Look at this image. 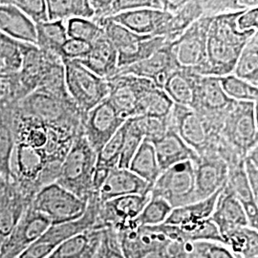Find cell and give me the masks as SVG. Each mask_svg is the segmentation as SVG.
<instances>
[{
	"mask_svg": "<svg viewBox=\"0 0 258 258\" xmlns=\"http://www.w3.org/2000/svg\"><path fill=\"white\" fill-rule=\"evenodd\" d=\"M19 112L43 121L50 126L79 133L84 116L73 101H64L50 94L35 90L17 103Z\"/></svg>",
	"mask_w": 258,
	"mask_h": 258,
	"instance_id": "cell-3",
	"label": "cell"
},
{
	"mask_svg": "<svg viewBox=\"0 0 258 258\" xmlns=\"http://www.w3.org/2000/svg\"><path fill=\"white\" fill-rule=\"evenodd\" d=\"M236 25L241 32L257 31L258 7L242 11L236 20Z\"/></svg>",
	"mask_w": 258,
	"mask_h": 258,
	"instance_id": "cell-52",
	"label": "cell"
},
{
	"mask_svg": "<svg viewBox=\"0 0 258 258\" xmlns=\"http://www.w3.org/2000/svg\"><path fill=\"white\" fill-rule=\"evenodd\" d=\"M244 170L255 198L258 199V146L244 158Z\"/></svg>",
	"mask_w": 258,
	"mask_h": 258,
	"instance_id": "cell-51",
	"label": "cell"
},
{
	"mask_svg": "<svg viewBox=\"0 0 258 258\" xmlns=\"http://www.w3.org/2000/svg\"><path fill=\"white\" fill-rule=\"evenodd\" d=\"M68 93L84 118L108 96L107 81L77 60L62 59Z\"/></svg>",
	"mask_w": 258,
	"mask_h": 258,
	"instance_id": "cell-6",
	"label": "cell"
},
{
	"mask_svg": "<svg viewBox=\"0 0 258 258\" xmlns=\"http://www.w3.org/2000/svg\"><path fill=\"white\" fill-rule=\"evenodd\" d=\"M96 162L97 153L84 137L82 129L65 157L55 183L87 202L95 194L93 175Z\"/></svg>",
	"mask_w": 258,
	"mask_h": 258,
	"instance_id": "cell-2",
	"label": "cell"
},
{
	"mask_svg": "<svg viewBox=\"0 0 258 258\" xmlns=\"http://www.w3.org/2000/svg\"><path fill=\"white\" fill-rule=\"evenodd\" d=\"M145 140L144 118L136 117L125 120V134L118 167L128 168L132 158Z\"/></svg>",
	"mask_w": 258,
	"mask_h": 258,
	"instance_id": "cell-38",
	"label": "cell"
},
{
	"mask_svg": "<svg viewBox=\"0 0 258 258\" xmlns=\"http://www.w3.org/2000/svg\"><path fill=\"white\" fill-rule=\"evenodd\" d=\"M212 220L221 236L223 233L241 227H249L245 211L225 184L216 200L211 216Z\"/></svg>",
	"mask_w": 258,
	"mask_h": 258,
	"instance_id": "cell-23",
	"label": "cell"
},
{
	"mask_svg": "<svg viewBox=\"0 0 258 258\" xmlns=\"http://www.w3.org/2000/svg\"><path fill=\"white\" fill-rule=\"evenodd\" d=\"M220 137L243 159L257 147V103L235 102L224 120Z\"/></svg>",
	"mask_w": 258,
	"mask_h": 258,
	"instance_id": "cell-7",
	"label": "cell"
},
{
	"mask_svg": "<svg viewBox=\"0 0 258 258\" xmlns=\"http://www.w3.org/2000/svg\"><path fill=\"white\" fill-rule=\"evenodd\" d=\"M226 185L242 205L249 228L258 231V199L255 198L244 170V160L228 167Z\"/></svg>",
	"mask_w": 258,
	"mask_h": 258,
	"instance_id": "cell-26",
	"label": "cell"
},
{
	"mask_svg": "<svg viewBox=\"0 0 258 258\" xmlns=\"http://www.w3.org/2000/svg\"><path fill=\"white\" fill-rule=\"evenodd\" d=\"M152 145L155 149L157 161L162 172L177 164L185 161L195 163L199 159L194 149L189 148L178 135L175 129L171 125V122L166 134L152 143Z\"/></svg>",
	"mask_w": 258,
	"mask_h": 258,
	"instance_id": "cell-21",
	"label": "cell"
},
{
	"mask_svg": "<svg viewBox=\"0 0 258 258\" xmlns=\"http://www.w3.org/2000/svg\"><path fill=\"white\" fill-rule=\"evenodd\" d=\"M180 67L171 42H167L165 46L159 49L147 59L119 68L115 75H132L147 79L154 83L158 88L163 89L169 75Z\"/></svg>",
	"mask_w": 258,
	"mask_h": 258,
	"instance_id": "cell-16",
	"label": "cell"
},
{
	"mask_svg": "<svg viewBox=\"0 0 258 258\" xmlns=\"http://www.w3.org/2000/svg\"><path fill=\"white\" fill-rule=\"evenodd\" d=\"M1 179H2V178H1V177H0V180H1Z\"/></svg>",
	"mask_w": 258,
	"mask_h": 258,
	"instance_id": "cell-59",
	"label": "cell"
},
{
	"mask_svg": "<svg viewBox=\"0 0 258 258\" xmlns=\"http://www.w3.org/2000/svg\"><path fill=\"white\" fill-rule=\"evenodd\" d=\"M125 134V121L97 154L96 166L112 170L118 167Z\"/></svg>",
	"mask_w": 258,
	"mask_h": 258,
	"instance_id": "cell-42",
	"label": "cell"
},
{
	"mask_svg": "<svg viewBox=\"0 0 258 258\" xmlns=\"http://www.w3.org/2000/svg\"><path fill=\"white\" fill-rule=\"evenodd\" d=\"M97 249H91L90 251H88L87 253H85L82 258H96V252H97Z\"/></svg>",
	"mask_w": 258,
	"mask_h": 258,
	"instance_id": "cell-56",
	"label": "cell"
},
{
	"mask_svg": "<svg viewBox=\"0 0 258 258\" xmlns=\"http://www.w3.org/2000/svg\"><path fill=\"white\" fill-rule=\"evenodd\" d=\"M197 201L209 198L224 187L228 179V165L215 153L199 157L194 163Z\"/></svg>",
	"mask_w": 258,
	"mask_h": 258,
	"instance_id": "cell-18",
	"label": "cell"
},
{
	"mask_svg": "<svg viewBox=\"0 0 258 258\" xmlns=\"http://www.w3.org/2000/svg\"><path fill=\"white\" fill-rule=\"evenodd\" d=\"M173 105L166 92L148 80L140 97L138 117L164 119L170 115Z\"/></svg>",
	"mask_w": 258,
	"mask_h": 258,
	"instance_id": "cell-29",
	"label": "cell"
},
{
	"mask_svg": "<svg viewBox=\"0 0 258 258\" xmlns=\"http://www.w3.org/2000/svg\"><path fill=\"white\" fill-rule=\"evenodd\" d=\"M242 11L212 19L208 33L207 59L197 75L224 77L232 74L240 53L257 31L241 32L236 20Z\"/></svg>",
	"mask_w": 258,
	"mask_h": 258,
	"instance_id": "cell-1",
	"label": "cell"
},
{
	"mask_svg": "<svg viewBox=\"0 0 258 258\" xmlns=\"http://www.w3.org/2000/svg\"><path fill=\"white\" fill-rule=\"evenodd\" d=\"M171 18V15L161 10L138 9L124 12L109 19L140 36L156 37L157 32Z\"/></svg>",
	"mask_w": 258,
	"mask_h": 258,
	"instance_id": "cell-22",
	"label": "cell"
},
{
	"mask_svg": "<svg viewBox=\"0 0 258 258\" xmlns=\"http://www.w3.org/2000/svg\"><path fill=\"white\" fill-rule=\"evenodd\" d=\"M212 19L200 18L171 42L178 63L181 67L191 69L195 74L207 59L208 33Z\"/></svg>",
	"mask_w": 258,
	"mask_h": 258,
	"instance_id": "cell-12",
	"label": "cell"
},
{
	"mask_svg": "<svg viewBox=\"0 0 258 258\" xmlns=\"http://www.w3.org/2000/svg\"><path fill=\"white\" fill-rule=\"evenodd\" d=\"M173 209L162 198L152 197L138 217L134 220L137 227H155L166 222Z\"/></svg>",
	"mask_w": 258,
	"mask_h": 258,
	"instance_id": "cell-39",
	"label": "cell"
},
{
	"mask_svg": "<svg viewBox=\"0 0 258 258\" xmlns=\"http://www.w3.org/2000/svg\"><path fill=\"white\" fill-rule=\"evenodd\" d=\"M188 258H194V256H192V255L189 253V251H188Z\"/></svg>",
	"mask_w": 258,
	"mask_h": 258,
	"instance_id": "cell-58",
	"label": "cell"
},
{
	"mask_svg": "<svg viewBox=\"0 0 258 258\" xmlns=\"http://www.w3.org/2000/svg\"><path fill=\"white\" fill-rule=\"evenodd\" d=\"M235 102L223 91L219 77L196 76L194 98L189 108L217 132H221L224 120Z\"/></svg>",
	"mask_w": 258,
	"mask_h": 258,
	"instance_id": "cell-9",
	"label": "cell"
},
{
	"mask_svg": "<svg viewBox=\"0 0 258 258\" xmlns=\"http://www.w3.org/2000/svg\"><path fill=\"white\" fill-rule=\"evenodd\" d=\"M125 120L105 99L85 116L83 121V135L98 154Z\"/></svg>",
	"mask_w": 258,
	"mask_h": 258,
	"instance_id": "cell-14",
	"label": "cell"
},
{
	"mask_svg": "<svg viewBox=\"0 0 258 258\" xmlns=\"http://www.w3.org/2000/svg\"><path fill=\"white\" fill-rule=\"evenodd\" d=\"M226 245L241 258H258V231L249 227H241L221 235Z\"/></svg>",
	"mask_w": 258,
	"mask_h": 258,
	"instance_id": "cell-32",
	"label": "cell"
},
{
	"mask_svg": "<svg viewBox=\"0 0 258 258\" xmlns=\"http://www.w3.org/2000/svg\"><path fill=\"white\" fill-rule=\"evenodd\" d=\"M128 169L150 185H153L162 171L157 161L155 149L151 143L146 140L143 141L130 162Z\"/></svg>",
	"mask_w": 258,
	"mask_h": 258,
	"instance_id": "cell-34",
	"label": "cell"
},
{
	"mask_svg": "<svg viewBox=\"0 0 258 258\" xmlns=\"http://www.w3.org/2000/svg\"><path fill=\"white\" fill-rule=\"evenodd\" d=\"M107 100L124 120L138 117V105L143 88L148 80L132 75H115L106 80Z\"/></svg>",
	"mask_w": 258,
	"mask_h": 258,
	"instance_id": "cell-17",
	"label": "cell"
},
{
	"mask_svg": "<svg viewBox=\"0 0 258 258\" xmlns=\"http://www.w3.org/2000/svg\"><path fill=\"white\" fill-rule=\"evenodd\" d=\"M150 196L164 199L172 209L198 202L194 162L185 161L164 170L152 185Z\"/></svg>",
	"mask_w": 258,
	"mask_h": 258,
	"instance_id": "cell-11",
	"label": "cell"
},
{
	"mask_svg": "<svg viewBox=\"0 0 258 258\" xmlns=\"http://www.w3.org/2000/svg\"><path fill=\"white\" fill-rule=\"evenodd\" d=\"M146 8L162 11V0H103L101 12L103 19H106L124 12Z\"/></svg>",
	"mask_w": 258,
	"mask_h": 258,
	"instance_id": "cell-41",
	"label": "cell"
},
{
	"mask_svg": "<svg viewBox=\"0 0 258 258\" xmlns=\"http://www.w3.org/2000/svg\"><path fill=\"white\" fill-rule=\"evenodd\" d=\"M16 104L7 99L0 101V177L5 181H10V161L16 144Z\"/></svg>",
	"mask_w": 258,
	"mask_h": 258,
	"instance_id": "cell-27",
	"label": "cell"
},
{
	"mask_svg": "<svg viewBox=\"0 0 258 258\" xmlns=\"http://www.w3.org/2000/svg\"><path fill=\"white\" fill-rule=\"evenodd\" d=\"M99 208V196L94 194L87 201L86 211L81 218L75 221L51 226L18 258H47L66 240L85 231L96 230Z\"/></svg>",
	"mask_w": 258,
	"mask_h": 258,
	"instance_id": "cell-4",
	"label": "cell"
},
{
	"mask_svg": "<svg viewBox=\"0 0 258 258\" xmlns=\"http://www.w3.org/2000/svg\"><path fill=\"white\" fill-rule=\"evenodd\" d=\"M68 38L92 43L102 33V29L92 19H73L65 22Z\"/></svg>",
	"mask_w": 258,
	"mask_h": 258,
	"instance_id": "cell-44",
	"label": "cell"
},
{
	"mask_svg": "<svg viewBox=\"0 0 258 258\" xmlns=\"http://www.w3.org/2000/svg\"><path fill=\"white\" fill-rule=\"evenodd\" d=\"M0 53L5 67L3 77L18 73L22 62L20 42L0 33Z\"/></svg>",
	"mask_w": 258,
	"mask_h": 258,
	"instance_id": "cell-45",
	"label": "cell"
},
{
	"mask_svg": "<svg viewBox=\"0 0 258 258\" xmlns=\"http://www.w3.org/2000/svg\"><path fill=\"white\" fill-rule=\"evenodd\" d=\"M0 33L19 42H37L36 25L11 1H0Z\"/></svg>",
	"mask_w": 258,
	"mask_h": 258,
	"instance_id": "cell-24",
	"label": "cell"
},
{
	"mask_svg": "<svg viewBox=\"0 0 258 258\" xmlns=\"http://www.w3.org/2000/svg\"><path fill=\"white\" fill-rule=\"evenodd\" d=\"M5 74V67H4V62H3V58L0 53V77H3Z\"/></svg>",
	"mask_w": 258,
	"mask_h": 258,
	"instance_id": "cell-57",
	"label": "cell"
},
{
	"mask_svg": "<svg viewBox=\"0 0 258 258\" xmlns=\"http://www.w3.org/2000/svg\"><path fill=\"white\" fill-rule=\"evenodd\" d=\"M35 25L48 22L46 1L44 0H17L11 1Z\"/></svg>",
	"mask_w": 258,
	"mask_h": 258,
	"instance_id": "cell-47",
	"label": "cell"
},
{
	"mask_svg": "<svg viewBox=\"0 0 258 258\" xmlns=\"http://www.w3.org/2000/svg\"><path fill=\"white\" fill-rule=\"evenodd\" d=\"M36 31V45L45 52L59 56L60 49L68 39L64 21H48L37 24Z\"/></svg>",
	"mask_w": 258,
	"mask_h": 258,
	"instance_id": "cell-37",
	"label": "cell"
},
{
	"mask_svg": "<svg viewBox=\"0 0 258 258\" xmlns=\"http://www.w3.org/2000/svg\"><path fill=\"white\" fill-rule=\"evenodd\" d=\"M101 236L102 230H90L78 234L60 244L47 258H82L99 247Z\"/></svg>",
	"mask_w": 258,
	"mask_h": 258,
	"instance_id": "cell-33",
	"label": "cell"
},
{
	"mask_svg": "<svg viewBox=\"0 0 258 258\" xmlns=\"http://www.w3.org/2000/svg\"><path fill=\"white\" fill-rule=\"evenodd\" d=\"M232 75L258 87V32L241 51Z\"/></svg>",
	"mask_w": 258,
	"mask_h": 258,
	"instance_id": "cell-36",
	"label": "cell"
},
{
	"mask_svg": "<svg viewBox=\"0 0 258 258\" xmlns=\"http://www.w3.org/2000/svg\"><path fill=\"white\" fill-rule=\"evenodd\" d=\"M203 17L214 18L224 14L258 7L256 0H210L201 1Z\"/></svg>",
	"mask_w": 258,
	"mask_h": 258,
	"instance_id": "cell-43",
	"label": "cell"
},
{
	"mask_svg": "<svg viewBox=\"0 0 258 258\" xmlns=\"http://www.w3.org/2000/svg\"><path fill=\"white\" fill-rule=\"evenodd\" d=\"M169 118L178 135L198 156L216 154L220 133L191 108L174 103Z\"/></svg>",
	"mask_w": 258,
	"mask_h": 258,
	"instance_id": "cell-8",
	"label": "cell"
},
{
	"mask_svg": "<svg viewBox=\"0 0 258 258\" xmlns=\"http://www.w3.org/2000/svg\"><path fill=\"white\" fill-rule=\"evenodd\" d=\"M222 89L225 94L235 102H258V87L246 83L234 75L219 77Z\"/></svg>",
	"mask_w": 258,
	"mask_h": 258,
	"instance_id": "cell-40",
	"label": "cell"
},
{
	"mask_svg": "<svg viewBox=\"0 0 258 258\" xmlns=\"http://www.w3.org/2000/svg\"><path fill=\"white\" fill-rule=\"evenodd\" d=\"M91 50V44L78 40L74 38H68L61 47L59 56L62 59L80 60L89 54Z\"/></svg>",
	"mask_w": 258,
	"mask_h": 258,
	"instance_id": "cell-49",
	"label": "cell"
},
{
	"mask_svg": "<svg viewBox=\"0 0 258 258\" xmlns=\"http://www.w3.org/2000/svg\"><path fill=\"white\" fill-rule=\"evenodd\" d=\"M152 185L130 171L128 168L115 167L107 176L98 192L100 202L127 195H145L150 194Z\"/></svg>",
	"mask_w": 258,
	"mask_h": 258,
	"instance_id": "cell-20",
	"label": "cell"
},
{
	"mask_svg": "<svg viewBox=\"0 0 258 258\" xmlns=\"http://www.w3.org/2000/svg\"><path fill=\"white\" fill-rule=\"evenodd\" d=\"M185 2V0H162V11L173 15L183 7Z\"/></svg>",
	"mask_w": 258,
	"mask_h": 258,
	"instance_id": "cell-54",
	"label": "cell"
},
{
	"mask_svg": "<svg viewBox=\"0 0 258 258\" xmlns=\"http://www.w3.org/2000/svg\"><path fill=\"white\" fill-rule=\"evenodd\" d=\"M196 76L191 69L180 67L169 75L162 90L175 104L189 107L194 98Z\"/></svg>",
	"mask_w": 258,
	"mask_h": 258,
	"instance_id": "cell-31",
	"label": "cell"
},
{
	"mask_svg": "<svg viewBox=\"0 0 258 258\" xmlns=\"http://www.w3.org/2000/svg\"><path fill=\"white\" fill-rule=\"evenodd\" d=\"M98 25L118 52V69L147 59L166 45L165 37L140 36L110 19Z\"/></svg>",
	"mask_w": 258,
	"mask_h": 258,
	"instance_id": "cell-5",
	"label": "cell"
},
{
	"mask_svg": "<svg viewBox=\"0 0 258 258\" xmlns=\"http://www.w3.org/2000/svg\"><path fill=\"white\" fill-rule=\"evenodd\" d=\"M166 258H188L187 244L172 241L166 249Z\"/></svg>",
	"mask_w": 258,
	"mask_h": 258,
	"instance_id": "cell-53",
	"label": "cell"
},
{
	"mask_svg": "<svg viewBox=\"0 0 258 258\" xmlns=\"http://www.w3.org/2000/svg\"><path fill=\"white\" fill-rule=\"evenodd\" d=\"M169 116L164 119L143 117L144 128H145V140L152 144L156 142L157 140L162 138L170 126Z\"/></svg>",
	"mask_w": 258,
	"mask_h": 258,
	"instance_id": "cell-50",
	"label": "cell"
},
{
	"mask_svg": "<svg viewBox=\"0 0 258 258\" xmlns=\"http://www.w3.org/2000/svg\"><path fill=\"white\" fill-rule=\"evenodd\" d=\"M51 226L48 218L29 207L14 230L3 240L0 246V258L19 257Z\"/></svg>",
	"mask_w": 258,
	"mask_h": 258,
	"instance_id": "cell-13",
	"label": "cell"
},
{
	"mask_svg": "<svg viewBox=\"0 0 258 258\" xmlns=\"http://www.w3.org/2000/svg\"><path fill=\"white\" fill-rule=\"evenodd\" d=\"M150 199V194L127 195L101 203L96 230L106 228L120 231L134 221Z\"/></svg>",
	"mask_w": 258,
	"mask_h": 258,
	"instance_id": "cell-15",
	"label": "cell"
},
{
	"mask_svg": "<svg viewBox=\"0 0 258 258\" xmlns=\"http://www.w3.org/2000/svg\"><path fill=\"white\" fill-rule=\"evenodd\" d=\"M187 248L194 258H241L226 245L218 242H194L187 244Z\"/></svg>",
	"mask_w": 258,
	"mask_h": 258,
	"instance_id": "cell-46",
	"label": "cell"
},
{
	"mask_svg": "<svg viewBox=\"0 0 258 258\" xmlns=\"http://www.w3.org/2000/svg\"><path fill=\"white\" fill-rule=\"evenodd\" d=\"M202 17L203 10L201 1H186L183 7L171 15L169 20L157 32L156 37H164L168 42H172Z\"/></svg>",
	"mask_w": 258,
	"mask_h": 258,
	"instance_id": "cell-30",
	"label": "cell"
},
{
	"mask_svg": "<svg viewBox=\"0 0 258 258\" xmlns=\"http://www.w3.org/2000/svg\"><path fill=\"white\" fill-rule=\"evenodd\" d=\"M221 190L201 201L173 209L164 224L185 228L210 219Z\"/></svg>",
	"mask_w": 258,
	"mask_h": 258,
	"instance_id": "cell-28",
	"label": "cell"
},
{
	"mask_svg": "<svg viewBox=\"0 0 258 258\" xmlns=\"http://www.w3.org/2000/svg\"><path fill=\"white\" fill-rule=\"evenodd\" d=\"M47 14L49 21L69 19H92L94 12L88 0H48Z\"/></svg>",
	"mask_w": 258,
	"mask_h": 258,
	"instance_id": "cell-35",
	"label": "cell"
},
{
	"mask_svg": "<svg viewBox=\"0 0 258 258\" xmlns=\"http://www.w3.org/2000/svg\"><path fill=\"white\" fill-rule=\"evenodd\" d=\"M96 258H124L120 249L117 232L113 229H102Z\"/></svg>",
	"mask_w": 258,
	"mask_h": 258,
	"instance_id": "cell-48",
	"label": "cell"
},
{
	"mask_svg": "<svg viewBox=\"0 0 258 258\" xmlns=\"http://www.w3.org/2000/svg\"><path fill=\"white\" fill-rule=\"evenodd\" d=\"M3 99H7V89L4 80L0 77V101Z\"/></svg>",
	"mask_w": 258,
	"mask_h": 258,
	"instance_id": "cell-55",
	"label": "cell"
},
{
	"mask_svg": "<svg viewBox=\"0 0 258 258\" xmlns=\"http://www.w3.org/2000/svg\"><path fill=\"white\" fill-rule=\"evenodd\" d=\"M30 207L44 215L54 226L81 218L86 211L87 202L53 183L42 187L36 194Z\"/></svg>",
	"mask_w": 258,
	"mask_h": 258,
	"instance_id": "cell-10",
	"label": "cell"
},
{
	"mask_svg": "<svg viewBox=\"0 0 258 258\" xmlns=\"http://www.w3.org/2000/svg\"><path fill=\"white\" fill-rule=\"evenodd\" d=\"M32 200L11 181L0 180V236L5 239L31 206Z\"/></svg>",
	"mask_w": 258,
	"mask_h": 258,
	"instance_id": "cell-19",
	"label": "cell"
},
{
	"mask_svg": "<svg viewBox=\"0 0 258 258\" xmlns=\"http://www.w3.org/2000/svg\"><path fill=\"white\" fill-rule=\"evenodd\" d=\"M77 61L94 74L108 80L118 70V52L102 31L100 37L91 43L89 54Z\"/></svg>",
	"mask_w": 258,
	"mask_h": 258,
	"instance_id": "cell-25",
	"label": "cell"
}]
</instances>
